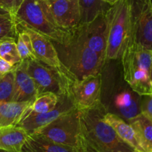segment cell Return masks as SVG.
Wrapping results in <instances>:
<instances>
[{
    "label": "cell",
    "mask_w": 152,
    "mask_h": 152,
    "mask_svg": "<svg viewBox=\"0 0 152 152\" xmlns=\"http://www.w3.org/2000/svg\"><path fill=\"white\" fill-rule=\"evenodd\" d=\"M106 108L99 103L94 108L79 111V152H132L108 123L104 120Z\"/></svg>",
    "instance_id": "cell-1"
},
{
    "label": "cell",
    "mask_w": 152,
    "mask_h": 152,
    "mask_svg": "<svg viewBox=\"0 0 152 152\" xmlns=\"http://www.w3.org/2000/svg\"><path fill=\"white\" fill-rule=\"evenodd\" d=\"M59 45L60 60L77 80L100 74L105 59L90 48L75 30L68 42Z\"/></svg>",
    "instance_id": "cell-2"
},
{
    "label": "cell",
    "mask_w": 152,
    "mask_h": 152,
    "mask_svg": "<svg viewBox=\"0 0 152 152\" xmlns=\"http://www.w3.org/2000/svg\"><path fill=\"white\" fill-rule=\"evenodd\" d=\"M121 59L124 79L132 91L140 96L152 94V50L130 43Z\"/></svg>",
    "instance_id": "cell-3"
},
{
    "label": "cell",
    "mask_w": 152,
    "mask_h": 152,
    "mask_svg": "<svg viewBox=\"0 0 152 152\" xmlns=\"http://www.w3.org/2000/svg\"><path fill=\"white\" fill-rule=\"evenodd\" d=\"M105 17L108 27L105 61L120 59L131 39L130 0H119L110 5Z\"/></svg>",
    "instance_id": "cell-4"
},
{
    "label": "cell",
    "mask_w": 152,
    "mask_h": 152,
    "mask_svg": "<svg viewBox=\"0 0 152 152\" xmlns=\"http://www.w3.org/2000/svg\"><path fill=\"white\" fill-rule=\"evenodd\" d=\"M17 24L45 36L58 45H65L72 31L58 28L52 22L45 0H24L15 15Z\"/></svg>",
    "instance_id": "cell-5"
},
{
    "label": "cell",
    "mask_w": 152,
    "mask_h": 152,
    "mask_svg": "<svg viewBox=\"0 0 152 152\" xmlns=\"http://www.w3.org/2000/svg\"><path fill=\"white\" fill-rule=\"evenodd\" d=\"M27 71L37 86L38 95L52 92L58 96H70V87L77 80L61 74L38 59H27Z\"/></svg>",
    "instance_id": "cell-6"
},
{
    "label": "cell",
    "mask_w": 152,
    "mask_h": 152,
    "mask_svg": "<svg viewBox=\"0 0 152 152\" xmlns=\"http://www.w3.org/2000/svg\"><path fill=\"white\" fill-rule=\"evenodd\" d=\"M34 133L56 143L68 145L77 149L79 111L74 108Z\"/></svg>",
    "instance_id": "cell-7"
},
{
    "label": "cell",
    "mask_w": 152,
    "mask_h": 152,
    "mask_svg": "<svg viewBox=\"0 0 152 152\" xmlns=\"http://www.w3.org/2000/svg\"><path fill=\"white\" fill-rule=\"evenodd\" d=\"M132 33L130 43L152 50V0H130Z\"/></svg>",
    "instance_id": "cell-8"
},
{
    "label": "cell",
    "mask_w": 152,
    "mask_h": 152,
    "mask_svg": "<svg viewBox=\"0 0 152 152\" xmlns=\"http://www.w3.org/2000/svg\"><path fill=\"white\" fill-rule=\"evenodd\" d=\"M100 74L90 75L80 80H75L70 87V98L78 111L94 108L101 103Z\"/></svg>",
    "instance_id": "cell-9"
},
{
    "label": "cell",
    "mask_w": 152,
    "mask_h": 152,
    "mask_svg": "<svg viewBox=\"0 0 152 152\" xmlns=\"http://www.w3.org/2000/svg\"><path fill=\"white\" fill-rule=\"evenodd\" d=\"M52 22L62 30L72 31L80 26L81 12L79 0H45Z\"/></svg>",
    "instance_id": "cell-10"
},
{
    "label": "cell",
    "mask_w": 152,
    "mask_h": 152,
    "mask_svg": "<svg viewBox=\"0 0 152 152\" xmlns=\"http://www.w3.org/2000/svg\"><path fill=\"white\" fill-rule=\"evenodd\" d=\"M74 108L69 96L60 95L57 105L53 110L46 113H35L29 108L16 126L23 129L28 135L31 134Z\"/></svg>",
    "instance_id": "cell-11"
},
{
    "label": "cell",
    "mask_w": 152,
    "mask_h": 152,
    "mask_svg": "<svg viewBox=\"0 0 152 152\" xmlns=\"http://www.w3.org/2000/svg\"><path fill=\"white\" fill-rule=\"evenodd\" d=\"M18 25L21 28H23L24 30H25L31 37L34 53H35L36 57L39 61L51 67L52 68L56 70L64 75L76 78L67 69L66 67L64 65L62 61L60 60L57 50L53 45L51 40L49 39L45 36L30 29V28L22 26L19 24H18Z\"/></svg>",
    "instance_id": "cell-12"
},
{
    "label": "cell",
    "mask_w": 152,
    "mask_h": 152,
    "mask_svg": "<svg viewBox=\"0 0 152 152\" xmlns=\"http://www.w3.org/2000/svg\"><path fill=\"white\" fill-rule=\"evenodd\" d=\"M105 11L91 22L80 25L74 29L90 48L105 59L108 34Z\"/></svg>",
    "instance_id": "cell-13"
},
{
    "label": "cell",
    "mask_w": 152,
    "mask_h": 152,
    "mask_svg": "<svg viewBox=\"0 0 152 152\" xmlns=\"http://www.w3.org/2000/svg\"><path fill=\"white\" fill-rule=\"evenodd\" d=\"M14 102H34L38 95L34 80L27 71V60H22L14 68Z\"/></svg>",
    "instance_id": "cell-14"
},
{
    "label": "cell",
    "mask_w": 152,
    "mask_h": 152,
    "mask_svg": "<svg viewBox=\"0 0 152 152\" xmlns=\"http://www.w3.org/2000/svg\"><path fill=\"white\" fill-rule=\"evenodd\" d=\"M21 152H79L77 148L49 140L38 134H29Z\"/></svg>",
    "instance_id": "cell-15"
},
{
    "label": "cell",
    "mask_w": 152,
    "mask_h": 152,
    "mask_svg": "<svg viewBox=\"0 0 152 152\" xmlns=\"http://www.w3.org/2000/svg\"><path fill=\"white\" fill-rule=\"evenodd\" d=\"M32 103L33 102L0 101V128L16 126Z\"/></svg>",
    "instance_id": "cell-16"
},
{
    "label": "cell",
    "mask_w": 152,
    "mask_h": 152,
    "mask_svg": "<svg viewBox=\"0 0 152 152\" xmlns=\"http://www.w3.org/2000/svg\"><path fill=\"white\" fill-rule=\"evenodd\" d=\"M28 134L16 126L0 128V149L9 152H21Z\"/></svg>",
    "instance_id": "cell-17"
},
{
    "label": "cell",
    "mask_w": 152,
    "mask_h": 152,
    "mask_svg": "<svg viewBox=\"0 0 152 152\" xmlns=\"http://www.w3.org/2000/svg\"><path fill=\"white\" fill-rule=\"evenodd\" d=\"M143 152H152V120L142 113L129 120Z\"/></svg>",
    "instance_id": "cell-18"
},
{
    "label": "cell",
    "mask_w": 152,
    "mask_h": 152,
    "mask_svg": "<svg viewBox=\"0 0 152 152\" xmlns=\"http://www.w3.org/2000/svg\"><path fill=\"white\" fill-rule=\"evenodd\" d=\"M104 120L113 128L120 139L137 151H142L137 139L136 134L129 123L114 114L107 112L104 116Z\"/></svg>",
    "instance_id": "cell-19"
},
{
    "label": "cell",
    "mask_w": 152,
    "mask_h": 152,
    "mask_svg": "<svg viewBox=\"0 0 152 152\" xmlns=\"http://www.w3.org/2000/svg\"><path fill=\"white\" fill-rule=\"evenodd\" d=\"M116 105L120 111V113L129 121L141 113L140 105L137 99L129 91H125L117 96Z\"/></svg>",
    "instance_id": "cell-20"
},
{
    "label": "cell",
    "mask_w": 152,
    "mask_h": 152,
    "mask_svg": "<svg viewBox=\"0 0 152 152\" xmlns=\"http://www.w3.org/2000/svg\"><path fill=\"white\" fill-rule=\"evenodd\" d=\"M81 12L80 25L88 23L108 9L102 0H79Z\"/></svg>",
    "instance_id": "cell-21"
},
{
    "label": "cell",
    "mask_w": 152,
    "mask_h": 152,
    "mask_svg": "<svg viewBox=\"0 0 152 152\" xmlns=\"http://www.w3.org/2000/svg\"><path fill=\"white\" fill-rule=\"evenodd\" d=\"M17 22L15 16L9 13L0 14V44L6 40L17 39Z\"/></svg>",
    "instance_id": "cell-22"
},
{
    "label": "cell",
    "mask_w": 152,
    "mask_h": 152,
    "mask_svg": "<svg viewBox=\"0 0 152 152\" xmlns=\"http://www.w3.org/2000/svg\"><path fill=\"white\" fill-rule=\"evenodd\" d=\"M59 101V96L52 92H45L37 95L30 107L35 113H46L53 110Z\"/></svg>",
    "instance_id": "cell-23"
},
{
    "label": "cell",
    "mask_w": 152,
    "mask_h": 152,
    "mask_svg": "<svg viewBox=\"0 0 152 152\" xmlns=\"http://www.w3.org/2000/svg\"><path fill=\"white\" fill-rule=\"evenodd\" d=\"M17 28L19 33L17 36V49L22 60H27V59H37L36 55L34 53V48H33L32 42H31V37L28 34L25 30L21 28L17 24Z\"/></svg>",
    "instance_id": "cell-24"
},
{
    "label": "cell",
    "mask_w": 152,
    "mask_h": 152,
    "mask_svg": "<svg viewBox=\"0 0 152 152\" xmlns=\"http://www.w3.org/2000/svg\"><path fill=\"white\" fill-rule=\"evenodd\" d=\"M0 57L13 66L22 62L16 39L6 40L0 44Z\"/></svg>",
    "instance_id": "cell-25"
},
{
    "label": "cell",
    "mask_w": 152,
    "mask_h": 152,
    "mask_svg": "<svg viewBox=\"0 0 152 152\" xmlns=\"http://www.w3.org/2000/svg\"><path fill=\"white\" fill-rule=\"evenodd\" d=\"M14 77V68L0 77V101L1 102L13 101L15 89Z\"/></svg>",
    "instance_id": "cell-26"
},
{
    "label": "cell",
    "mask_w": 152,
    "mask_h": 152,
    "mask_svg": "<svg viewBox=\"0 0 152 152\" xmlns=\"http://www.w3.org/2000/svg\"><path fill=\"white\" fill-rule=\"evenodd\" d=\"M24 0H0V8L15 16Z\"/></svg>",
    "instance_id": "cell-27"
},
{
    "label": "cell",
    "mask_w": 152,
    "mask_h": 152,
    "mask_svg": "<svg viewBox=\"0 0 152 152\" xmlns=\"http://www.w3.org/2000/svg\"><path fill=\"white\" fill-rule=\"evenodd\" d=\"M141 96L143 97L140 105L141 113L152 120V94Z\"/></svg>",
    "instance_id": "cell-28"
},
{
    "label": "cell",
    "mask_w": 152,
    "mask_h": 152,
    "mask_svg": "<svg viewBox=\"0 0 152 152\" xmlns=\"http://www.w3.org/2000/svg\"><path fill=\"white\" fill-rule=\"evenodd\" d=\"M14 67L15 65L13 66V65H10L9 62H7V61L0 57V77L4 76V74L8 73L9 71H12L14 68Z\"/></svg>",
    "instance_id": "cell-29"
},
{
    "label": "cell",
    "mask_w": 152,
    "mask_h": 152,
    "mask_svg": "<svg viewBox=\"0 0 152 152\" xmlns=\"http://www.w3.org/2000/svg\"><path fill=\"white\" fill-rule=\"evenodd\" d=\"M119 0H102L103 2H105V4H108V5H112L114 3H116L117 1H118Z\"/></svg>",
    "instance_id": "cell-30"
},
{
    "label": "cell",
    "mask_w": 152,
    "mask_h": 152,
    "mask_svg": "<svg viewBox=\"0 0 152 152\" xmlns=\"http://www.w3.org/2000/svg\"><path fill=\"white\" fill-rule=\"evenodd\" d=\"M7 13V12L4 11V10H2V9L0 8V14H2V13Z\"/></svg>",
    "instance_id": "cell-31"
},
{
    "label": "cell",
    "mask_w": 152,
    "mask_h": 152,
    "mask_svg": "<svg viewBox=\"0 0 152 152\" xmlns=\"http://www.w3.org/2000/svg\"><path fill=\"white\" fill-rule=\"evenodd\" d=\"M0 152H9V151H4V150L0 149Z\"/></svg>",
    "instance_id": "cell-32"
},
{
    "label": "cell",
    "mask_w": 152,
    "mask_h": 152,
    "mask_svg": "<svg viewBox=\"0 0 152 152\" xmlns=\"http://www.w3.org/2000/svg\"><path fill=\"white\" fill-rule=\"evenodd\" d=\"M132 152H142V151H137V150H134V151H133Z\"/></svg>",
    "instance_id": "cell-33"
}]
</instances>
